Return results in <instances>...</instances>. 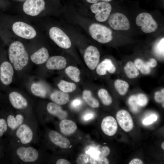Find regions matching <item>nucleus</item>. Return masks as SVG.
<instances>
[{
  "mask_svg": "<svg viewBox=\"0 0 164 164\" xmlns=\"http://www.w3.org/2000/svg\"><path fill=\"white\" fill-rule=\"evenodd\" d=\"M9 54L10 61L16 70H21L27 65L28 54L21 42L16 41L12 43L9 47Z\"/></svg>",
  "mask_w": 164,
  "mask_h": 164,
  "instance_id": "nucleus-1",
  "label": "nucleus"
},
{
  "mask_svg": "<svg viewBox=\"0 0 164 164\" xmlns=\"http://www.w3.org/2000/svg\"><path fill=\"white\" fill-rule=\"evenodd\" d=\"M89 30L92 38L99 43H107L112 39L111 30L105 26L93 23L90 26Z\"/></svg>",
  "mask_w": 164,
  "mask_h": 164,
  "instance_id": "nucleus-2",
  "label": "nucleus"
},
{
  "mask_svg": "<svg viewBox=\"0 0 164 164\" xmlns=\"http://www.w3.org/2000/svg\"><path fill=\"white\" fill-rule=\"evenodd\" d=\"M15 152L19 160L25 163L36 162L39 156L38 150L32 146H19L15 149Z\"/></svg>",
  "mask_w": 164,
  "mask_h": 164,
  "instance_id": "nucleus-3",
  "label": "nucleus"
},
{
  "mask_svg": "<svg viewBox=\"0 0 164 164\" xmlns=\"http://www.w3.org/2000/svg\"><path fill=\"white\" fill-rule=\"evenodd\" d=\"M136 23L137 26H141V29L146 33L153 32L158 28V25L149 13L143 12L140 13L137 17Z\"/></svg>",
  "mask_w": 164,
  "mask_h": 164,
  "instance_id": "nucleus-4",
  "label": "nucleus"
},
{
  "mask_svg": "<svg viewBox=\"0 0 164 164\" xmlns=\"http://www.w3.org/2000/svg\"><path fill=\"white\" fill-rule=\"evenodd\" d=\"M90 9L95 14V18L97 21L104 22L109 16L112 8L110 3L105 2L93 3Z\"/></svg>",
  "mask_w": 164,
  "mask_h": 164,
  "instance_id": "nucleus-5",
  "label": "nucleus"
},
{
  "mask_svg": "<svg viewBox=\"0 0 164 164\" xmlns=\"http://www.w3.org/2000/svg\"><path fill=\"white\" fill-rule=\"evenodd\" d=\"M49 34L50 38L59 47L65 49L71 47V43L69 37L59 28L52 27L50 29Z\"/></svg>",
  "mask_w": 164,
  "mask_h": 164,
  "instance_id": "nucleus-6",
  "label": "nucleus"
},
{
  "mask_svg": "<svg viewBox=\"0 0 164 164\" xmlns=\"http://www.w3.org/2000/svg\"><path fill=\"white\" fill-rule=\"evenodd\" d=\"M12 29L17 35L25 39H32L36 36V34L33 28L22 22L18 21L14 23Z\"/></svg>",
  "mask_w": 164,
  "mask_h": 164,
  "instance_id": "nucleus-7",
  "label": "nucleus"
},
{
  "mask_svg": "<svg viewBox=\"0 0 164 164\" xmlns=\"http://www.w3.org/2000/svg\"><path fill=\"white\" fill-rule=\"evenodd\" d=\"M15 135L19 142L25 145L32 142L34 133L31 127L28 124L24 123L15 130Z\"/></svg>",
  "mask_w": 164,
  "mask_h": 164,
  "instance_id": "nucleus-8",
  "label": "nucleus"
},
{
  "mask_svg": "<svg viewBox=\"0 0 164 164\" xmlns=\"http://www.w3.org/2000/svg\"><path fill=\"white\" fill-rule=\"evenodd\" d=\"M108 23L112 28L116 30H127L130 27L128 18L120 13L112 14L109 18Z\"/></svg>",
  "mask_w": 164,
  "mask_h": 164,
  "instance_id": "nucleus-9",
  "label": "nucleus"
},
{
  "mask_svg": "<svg viewBox=\"0 0 164 164\" xmlns=\"http://www.w3.org/2000/svg\"><path fill=\"white\" fill-rule=\"evenodd\" d=\"M100 54L95 47L90 46L86 49L84 55V59L87 67L91 70L95 69L99 62Z\"/></svg>",
  "mask_w": 164,
  "mask_h": 164,
  "instance_id": "nucleus-10",
  "label": "nucleus"
},
{
  "mask_svg": "<svg viewBox=\"0 0 164 164\" xmlns=\"http://www.w3.org/2000/svg\"><path fill=\"white\" fill-rule=\"evenodd\" d=\"M45 6L44 0H26L23 5V9L27 14L35 16L44 9Z\"/></svg>",
  "mask_w": 164,
  "mask_h": 164,
  "instance_id": "nucleus-11",
  "label": "nucleus"
},
{
  "mask_svg": "<svg viewBox=\"0 0 164 164\" xmlns=\"http://www.w3.org/2000/svg\"><path fill=\"white\" fill-rule=\"evenodd\" d=\"M116 119L119 125L125 131L128 132L132 129L133 121L127 111L124 110L119 111L116 114Z\"/></svg>",
  "mask_w": 164,
  "mask_h": 164,
  "instance_id": "nucleus-12",
  "label": "nucleus"
},
{
  "mask_svg": "<svg viewBox=\"0 0 164 164\" xmlns=\"http://www.w3.org/2000/svg\"><path fill=\"white\" fill-rule=\"evenodd\" d=\"M14 74L13 67L8 61H4L0 66V79L5 85L9 84L12 82Z\"/></svg>",
  "mask_w": 164,
  "mask_h": 164,
  "instance_id": "nucleus-13",
  "label": "nucleus"
},
{
  "mask_svg": "<svg viewBox=\"0 0 164 164\" xmlns=\"http://www.w3.org/2000/svg\"><path fill=\"white\" fill-rule=\"evenodd\" d=\"M101 127L103 132L109 136H112L116 132L118 125L116 120L112 116H108L102 120Z\"/></svg>",
  "mask_w": 164,
  "mask_h": 164,
  "instance_id": "nucleus-14",
  "label": "nucleus"
},
{
  "mask_svg": "<svg viewBox=\"0 0 164 164\" xmlns=\"http://www.w3.org/2000/svg\"><path fill=\"white\" fill-rule=\"evenodd\" d=\"M9 98L11 105L16 109H24L28 106V103L26 99L18 92H11L9 95Z\"/></svg>",
  "mask_w": 164,
  "mask_h": 164,
  "instance_id": "nucleus-15",
  "label": "nucleus"
},
{
  "mask_svg": "<svg viewBox=\"0 0 164 164\" xmlns=\"http://www.w3.org/2000/svg\"><path fill=\"white\" fill-rule=\"evenodd\" d=\"M48 137L53 143L61 148L66 149L70 146L69 140L56 131H50L48 133Z\"/></svg>",
  "mask_w": 164,
  "mask_h": 164,
  "instance_id": "nucleus-16",
  "label": "nucleus"
},
{
  "mask_svg": "<svg viewBox=\"0 0 164 164\" xmlns=\"http://www.w3.org/2000/svg\"><path fill=\"white\" fill-rule=\"evenodd\" d=\"M67 64L64 57L60 56H56L51 57L47 60L46 66L50 70H60L65 68Z\"/></svg>",
  "mask_w": 164,
  "mask_h": 164,
  "instance_id": "nucleus-17",
  "label": "nucleus"
},
{
  "mask_svg": "<svg viewBox=\"0 0 164 164\" xmlns=\"http://www.w3.org/2000/svg\"><path fill=\"white\" fill-rule=\"evenodd\" d=\"M116 70V68L111 60L109 59H105L96 67V71L100 76L105 75L108 71L110 73H114Z\"/></svg>",
  "mask_w": 164,
  "mask_h": 164,
  "instance_id": "nucleus-18",
  "label": "nucleus"
},
{
  "mask_svg": "<svg viewBox=\"0 0 164 164\" xmlns=\"http://www.w3.org/2000/svg\"><path fill=\"white\" fill-rule=\"evenodd\" d=\"M47 110L50 114L60 120L65 119L67 116V113L63 110L60 105L54 102H50L46 107Z\"/></svg>",
  "mask_w": 164,
  "mask_h": 164,
  "instance_id": "nucleus-19",
  "label": "nucleus"
},
{
  "mask_svg": "<svg viewBox=\"0 0 164 164\" xmlns=\"http://www.w3.org/2000/svg\"><path fill=\"white\" fill-rule=\"evenodd\" d=\"M25 117L22 114H18L15 115H9L7 118L8 127L12 131H15L21 125L24 123Z\"/></svg>",
  "mask_w": 164,
  "mask_h": 164,
  "instance_id": "nucleus-20",
  "label": "nucleus"
},
{
  "mask_svg": "<svg viewBox=\"0 0 164 164\" xmlns=\"http://www.w3.org/2000/svg\"><path fill=\"white\" fill-rule=\"evenodd\" d=\"M59 128L62 134L66 135H69L76 131L77 126L73 121L65 119L62 120L60 122Z\"/></svg>",
  "mask_w": 164,
  "mask_h": 164,
  "instance_id": "nucleus-21",
  "label": "nucleus"
},
{
  "mask_svg": "<svg viewBox=\"0 0 164 164\" xmlns=\"http://www.w3.org/2000/svg\"><path fill=\"white\" fill-rule=\"evenodd\" d=\"M49 57V53L48 50L43 47L33 53L31 56V59L34 63L39 64L46 62Z\"/></svg>",
  "mask_w": 164,
  "mask_h": 164,
  "instance_id": "nucleus-22",
  "label": "nucleus"
},
{
  "mask_svg": "<svg viewBox=\"0 0 164 164\" xmlns=\"http://www.w3.org/2000/svg\"><path fill=\"white\" fill-rule=\"evenodd\" d=\"M51 100L59 105H64L67 103L70 100V96L67 93L61 91H56L50 95Z\"/></svg>",
  "mask_w": 164,
  "mask_h": 164,
  "instance_id": "nucleus-23",
  "label": "nucleus"
},
{
  "mask_svg": "<svg viewBox=\"0 0 164 164\" xmlns=\"http://www.w3.org/2000/svg\"><path fill=\"white\" fill-rule=\"evenodd\" d=\"M82 97L84 102L91 108H96L99 107L100 104L98 101L93 96L90 91L86 90L84 91Z\"/></svg>",
  "mask_w": 164,
  "mask_h": 164,
  "instance_id": "nucleus-24",
  "label": "nucleus"
},
{
  "mask_svg": "<svg viewBox=\"0 0 164 164\" xmlns=\"http://www.w3.org/2000/svg\"><path fill=\"white\" fill-rule=\"evenodd\" d=\"M124 70L127 77L130 79L135 78L139 75L138 70L132 61L126 63L124 67Z\"/></svg>",
  "mask_w": 164,
  "mask_h": 164,
  "instance_id": "nucleus-25",
  "label": "nucleus"
},
{
  "mask_svg": "<svg viewBox=\"0 0 164 164\" xmlns=\"http://www.w3.org/2000/svg\"><path fill=\"white\" fill-rule=\"evenodd\" d=\"M30 89L32 93L36 96L45 98L46 96L47 92L46 88L40 83H33Z\"/></svg>",
  "mask_w": 164,
  "mask_h": 164,
  "instance_id": "nucleus-26",
  "label": "nucleus"
},
{
  "mask_svg": "<svg viewBox=\"0 0 164 164\" xmlns=\"http://www.w3.org/2000/svg\"><path fill=\"white\" fill-rule=\"evenodd\" d=\"M65 71L68 77L73 81L79 82L80 81V72L77 67L69 66L66 68Z\"/></svg>",
  "mask_w": 164,
  "mask_h": 164,
  "instance_id": "nucleus-27",
  "label": "nucleus"
},
{
  "mask_svg": "<svg viewBox=\"0 0 164 164\" xmlns=\"http://www.w3.org/2000/svg\"><path fill=\"white\" fill-rule=\"evenodd\" d=\"M114 85L117 92L121 95L125 94L129 87V85L126 81L119 79L114 81Z\"/></svg>",
  "mask_w": 164,
  "mask_h": 164,
  "instance_id": "nucleus-28",
  "label": "nucleus"
},
{
  "mask_svg": "<svg viewBox=\"0 0 164 164\" xmlns=\"http://www.w3.org/2000/svg\"><path fill=\"white\" fill-rule=\"evenodd\" d=\"M57 86L61 91L66 93L73 91L77 87L75 84L63 80H60Z\"/></svg>",
  "mask_w": 164,
  "mask_h": 164,
  "instance_id": "nucleus-29",
  "label": "nucleus"
},
{
  "mask_svg": "<svg viewBox=\"0 0 164 164\" xmlns=\"http://www.w3.org/2000/svg\"><path fill=\"white\" fill-rule=\"evenodd\" d=\"M134 63L137 69L144 74L149 73L151 72V67L149 66L148 61L145 62L140 59H136Z\"/></svg>",
  "mask_w": 164,
  "mask_h": 164,
  "instance_id": "nucleus-30",
  "label": "nucleus"
},
{
  "mask_svg": "<svg viewBox=\"0 0 164 164\" xmlns=\"http://www.w3.org/2000/svg\"><path fill=\"white\" fill-rule=\"evenodd\" d=\"M98 95L104 105L108 106L112 103V98L105 89H100L98 92Z\"/></svg>",
  "mask_w": 164,
  "mask_h": 164,
  "instance_id": "nucleus-31",
  "label": "nucleus"
},
{
  "mask_svg": "<svg viewBox=\"0 0 164 164\" xmlns=\"http://www.w3.org/2000/svg\"><path fill=\"white\" fill-rule=\"evenodd\" d=\"M128 103L131 111L134 113L138 112L140 107L137 104L136 101V96L132 95L130 97L128 100Z\"/></svg>",
  "mask_w": 164,
  "mask_h": 164,
  "instance_id": "nucleus-32",
  "label": "nucleus"
},
{
  "mask_svg": "<svg viewBox=\"0 0 164 164\" xmlns=\"http://www.w3.org/2000/svg\"><path fill=\"white\" fill-rule=\"evenodd\" d=\"M136 101L137 104L139 107H143L147 104L148 99L145 94L140 93L136 96Z\"/></svg>",
  "mask_w": 164,
  "mask_h": 164,
  "instance_id": "nucleus-33",
  "label": "nucleus"
},
{
  "mask_svg": "<svg viewBox=\"0 0 164 164\" xmlns=\"http://www.w3.org/2000/svg\"><path fill=\"white\" fill-rule=\"evenodd\" d=\"M90 162L92 164H108L109 161L106 157L102 155L98 158L93 159L90 158Z\"/></svg>",
  "mask_w": 164,
  "mask_h": 164,
  "instance_id": "nucleus-34",
  "label": "nucleus"
},
{
  "mask_svg": "<svg viewBox=\"0 0 164 164\" xmlns=\"http://www.w3.org/2000/svg\"><path fill=\"white\" fill-rule=\"evenodd\" d=\"M8 126L6 121L4 118H0V137L6 132Z\"/></svg>",
  "mask_w": 164,
  "mask_h": 164,
  "instance_id": "nucleus-35",
  "label": "nucleus"
},
{
  "mask_svg": "<svg viewBox=\"0 0 164 164\" xmlns=\"http://www.w3.org/2000/svg\"><path fill=\"white\" fill-rule=\"evenodd\" d=\"M164 90L162 89L161 91H158L155 93L154 98L155 101L159 103L164 102Z\"/></svg>",
  "mask_w": 164,
  "mask_h": 164,
  "instance_id": "nucleus-36",
  "label": "nucleus"
},
{
  "mask_svg": "<svg viewBox=\"0 0 164 164\" xmlns=\"http://www.w3.org/2000/svg\"><path fill=\"white\" fill-rule=\"evenodd\" d=\"M82 103V101L80 99L77 98L74 99L71 102L70 106L73 109L77 110L81 106Z\"/></svg>",
  "mask_w": 164,
  "mask_h": 164,
  "instance_id": "nucleus-37",
  "label": "nucleus"
},
{
  "mask_svg": "<svg viewBox=\"0 0 164 164\" xmlns=\"http://www.w3.org/2000/svg\"><path fill=\"white\" fill-rule=\"evenodd\" d=\"M157 118L155 114H152L145 118L142 121V123L145 125H149L156 121Z\"/></svg>",
  "mask_w": 164,
  "mask_h": 164,
  "instance_id": "nucleus-38",
  "label": "nucleus"
},
{
  "mask_svg": "<svg viewBox=\"0 0 164 164\" xmlns=\"http://www.w3.org/2000/svg\"><path fill=\"white\" fill-rule=\"evenodd\" d=\"M94 113L91 111L85 112L82 116V119L85 121H87L93 119L94 117Z\"/></svg>",
  "mask_w": 164,
  "mask_h": 164,
  "instance_id": "nucleus-39",
  "label": "nucleus"
},
{
  "mask_svg": "<svg viewBox=\"0 0 164 164\" xmlns=\"http://www.w3.org/2000/svg\"><path fill=\"white\" fill-rule=\"evenodd\" d=\"M88 161L87 155L82 154L79 156L77 160V162L79 164H86L87 163Z\"/></svg>",
  "mask_w": 164,
  "mask_h": 164,
  "instance_id": "nucleus-40",
  "label": "nucleus"
},
{
  "mask_svg": "<svg viewBox=\"0 0 164 164\" xmlns=\"http://www.w3.org/2000/svg\"><path fill=\"white\" fill-rule=\"evenodd\" d=\"M164 38H162L157 45V50L159 52L163 54Z\"/></svg>",
  "mask_w": 164,
  "mask_h": 164,
  "instance_id": "nucleus-41",
  "label": "nucleus"
},
{
  "mask_svg": "<svg viewBox=\"0 0 164 164\" xmlns=\"http://www.w3.org/2000/svg\"><path fill=\"white\" fill-rule=\"evenodd\" d=\"M110 150L109 148L107 146H104L102 147L101 149V153L104 156L106 157L110 154Z\"/></svg>",
  "mask_w": 164,
  "mask_h": 164,
  "instance_id": "nucleus-42",
  "label": "nucleus"
},
{
  "mask_svg": "<svg viewBox=\"0 0 164 164\" xmlns=\"http://www.w3.org/2000/svg\"><path fill=\"white\" fill-rule=\"evenodd\" d=\"M148 62L151 67H155L157 64L156 60L154 58H151Z\"/></svg>",
  "mask_w": 164,
  "mask_h": 164,
  "instance_id": "nucleus-43",
  "label": "nucleus"
},
{
  "mask_svg": "<svg viewBox=\"0 0 164 164\" xmlns=\"http://www.w3.org/2000/svg\"><path fill=\"white\" fill-rule=\"evenodd\" d=\"M143 163L141 160L137 158L133 159L129 163V164H142Z\"/></svg>",
  "mask_w": 164,
  "mask_h": 164,
  "instance_id": "nucleus-44",
  "label": "nucleus"
},
{
  "mask_svg": "<svg viewBox=\"0 0 164 164\" xmlns=\"http://www.w3.org/2000/svg\"><path fill=\"white\" fill-rule=\"evenodd\" d=\"M56 164H70V163L67 160L63 159H60L56 162Z\"/></svg>",
  "mask_w": 164,
  "mask_h": 164,
  "instance_id": "nucleus-45",
  "label": "nucleus"
},
{
  "mask_svg": "<svg viewBox=\"0 0 164 164\" xmlns=\"http://www.w3.org/2000/svg\"><path fill=\"white\" fill-rule=\"evenodd\" d=\"M112 0H86L89 3H97L98 1H102L105 2H108Z\"/></svg>",
  "mask_w": 164,
  "mask_h": 164,
  "instance_id": "nucleus-46",
  "label": "nucleus"
},
{
  "mask_svg": "<svg viewBox=\"0 0 164 164\" xmlns=\"http://www.w3.org/2000/svg\"><path fill=\"white\" fill-rule=\"evenodd\" d=\"M161 147L162 149L164 150V142H163L161 145Z\"/></svg>",
  "mask_w": 164,
  "mask_h": 164,
  "instance_id": "nucleus-47",
  "label": "nucleus"
}]
</instances>
